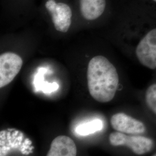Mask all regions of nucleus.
I'll return each instance as SVG.
<instances>
[{
    "mask_svg": "<svg viewBox=\"0 0 156 156\" xmlns=\"http://www.w3.org/2000/svg\"><path fill=\"white\" fill-rule=\"evenodd\" d=\"M87 79L91 96L98 102L113 100L117 91L119 79L115 67L105 57L97 56L90 61Z\"/></svg>",
    "mask_w": 156,
    "mask_h": 156,
    "instance_id": "f257e3e1",
    "label": "nucleus"
},
{
    "mask_svg": "<svg viewBox=\"0 0 156 156\" xmlns=\"http://www.w3.org/2000/svg\"><path fill=\"white\" fill-rule=\"evenodd\" d=\"M109 140L112 146H126L138 155L149 152L153 146V140L149 138L140 135H127L119 131L110 134Z\"/></svg>",
    "mask_w": 156,
    "mask_h": 156,
    "instance_id": "f03ea898",
    "label": "nucleus"
},
{
    "mask_svg": "<svg viewBox=\"0 0 156 156\" xmlns=\"http://www.w3.org/2000/svg\"><path fill=\"white\" fill-rule=\"evenodd\" d=\"M45 8L51 17L57 31L67 33L72 23L73 12L70 6L64 2H56L55 0H48Z\"/></svg>",
    "mask_w": 156,
    "mask_h": 156,
    "instance_id": "7ed1b4c3",
    "label": "nucleus"
},
{
    "mask_svg": "<svg viewBox=\"0 0 156 156\" xmlns=\"http://www.w3.org/2000/svg\"><path fill=\"white\" fill-rule=\"evenodd\" d=\"M135 53L142 65L151 69H156V28L151 30L140 41Z\"/></svg>",
    "mask_w": 156,
    "mask_h": 156,
    "instance_id": "20e7f679",
    "label": "nucleus"
},
{
    "mask_svg": "<svg viewBox=\"0 0 156 156\" xmlns=\"http://www.w3.org/2000/svg\"><path fill=\"white\" fill-rule=\"evenodd\" d=\"M23 66L20 56L13 52H5L0 56V87L11 83Z\"/></svg>",
    "mask_w": 156,
    "mask_h": 156,
    "instance_id": "39448f33",
    "label": "nucleus"
},
{
    "mask_svg": "<svg viewBox=\"0 0 156 156\" xmlns=\"http://www.w3.org/2000/svg\"><path fill=\"white\" fill-rule=\"evenodd\" d=\"M111 124L114 129L124 134H142L146 130L145 124L142 122L124 113H117L113 115Z\"/></svg>",
    "mask_w": 156,
    "mask_h": 156,
    "instance_id": "423d86ee",
    "label": "nucleus"
},
{
    "mask_svg": "<svg viewBox=\"0 0 156 156\" xmlns=\"http://www.w3.org/2000/svg\"><path fill=\"white\" fill-rule=\"evenodd\" d=\"M76 146L71 138L60 135L53 140L47 156H75Z\"/></svg>",
    "mask_w": 156,
    "mask_h": 156,
    "instance_id": "0eeeda50",
    "label": "nucleus"
},
{
    "mask_svg": "<svg viewBox=\"0 0 156 156\" xmlns=\"http://www.w3.org/2000/svg\"><path fill=\"white\" fill-rule=\"evenodd\" d=\"M106 0H80V11L84 19L93 21L103 14Z\"/></svg>",
    "mask_w": 156,
    "mask_h": 156,
    "instance_id": "6e6552de",
    "label": "nucleus"
},
{
    "mask_svg": "<svg viewBox=\"0 0 156 156\" xmlns=\"http://www.w3.org/2000/svg\"><path fill=\"white\" fill-rule=\"evenodd\" d=\"M103 128V123L99 119L93 120L87 123L79 125L76 128V133L80 136H87L100 131Z\"/></svg>",
    "mask_w": 156,
    "mask_h": 156,
    "instance_id": "1a4fd4ad",
    "label": "nucleus"
},
{
    "mask_svg": "<svg viewBox=\"0 0 156 156\" xmlns=\"http://www.w3.org/2000/svg\"><path fill=\"white\" fill-rule=\"evenodd\" d=\"M145 101L147 106L156 115V83L150 86L146 91Z\"/></svg>",
    "mask_w": 156,
    "mask_h": 156,
    "instance_id": "9d476101",
    "label": "nucleus"
},
{
    "mask_svg": "<svg viewBox=\"0 0 156 156\" xmlns=\"http://www.w3.org/2000/svg\"><path fill=\"white\" fill-rule=\"evenodd\" d=\"M153 1H155V2H156V0H153Z\"/></svg>",
    "mask_w": 156,
    "mask_h": 156,
    "instance_id": "9b49d317",
    "label": "nucleus"
},
{
    "mask_svg": "<svg viewBox=\"0 0 156 156\" xmlns=\"http://www.w3.org/2000/svg\"><path fill=\"white\" fill-rule=\"evenodd\" d=\"M155 156H156V154H155Z\"/></svg>",
    "mask_w": 156,
    "mask_h": 156,
    "instance_id": "f8f14e48",
    "label": "nucleus"
}]
</instances>
